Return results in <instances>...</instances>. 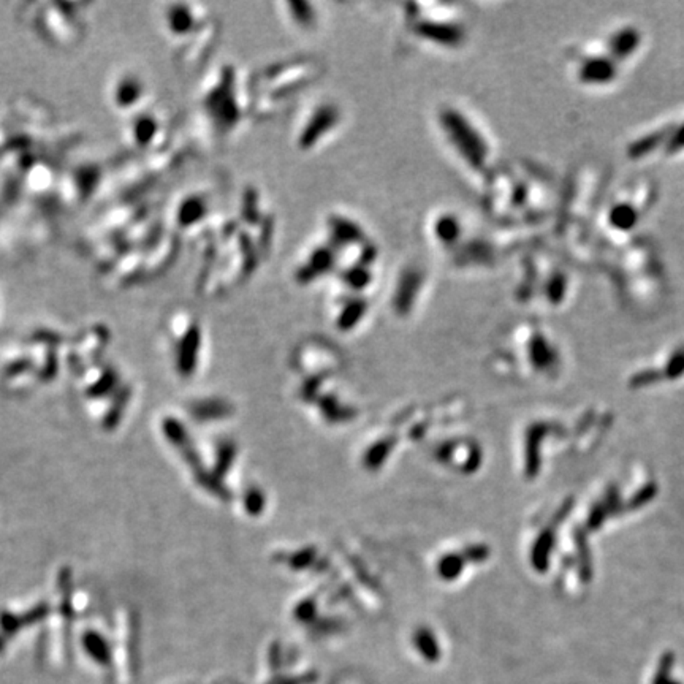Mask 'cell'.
<instances>
[{
    "mask_svg": "<svg viewBox=\"0 0 684 684\" xmlns=\"http://www.w3.org/2000/svg\"><path fill=\"white\" fill-rule=\"evenodd\" d=\"M672 665H673V658H670V656H667V658L662 659V664L659 667L658 673H656L653 684H681V683H678L670 678Z\"/></svg>",
    "mask_w": 684,
    "mask_h": 684,
    "instance_id": "cell-13",
    "label": "cell"
},
{
    "mask_svg": "<svg viewBox=\"0 0 684 684\" xmlns=\"http://www.w3.org/2000/svg\"><path fill=\"white\" fill-rule=\"evenodd\" d=\"M658 200V190L649 181L637 179L613 192L602 211V224L615 238L637 230Z\"/></svg>",
    "mask_w": 684,
    "mask_h": 684,
    "instance_id": "cell-3",
    "label": "cell"
},
{
    "mask_svg": "<svg viewBox=\"0 0 684 684\" xmlns=\"http://www.w3.org/2000/svg\"><path fill=\"white\" fill-rule=\"evenodd\" d=\"M526 268L525 279L518 282V292L537 293L540 298L545 296V303H550L548 306H559L569 292H572L569 273L547 255L532 257V262L527 263Z\"/></svg>",
    "mask_w": 684,
    "mask_h": 684,
    "instance_id": "cell-5",
    "label": "cell"
},
{
    "mask_svg": "<svg viewBox=\"0 0 684 684\" xmlns=\"http://www.w3.org/2000/svg\"><path fill=\"white\" fill-rule=\"evenodd\" d=\"M569 73L580 88L607 90L616 86L624 73L602 40L574 43L565 51Z\"/></svg>",
    "mask_w": 684,
    "mask_h": 684,
    "instance_id": "cell-2",
    "label": "cell"
},
{
    "mask_svg": "<svg viewBox=\"0 0 684 684\" xmlns=\"http://www.w3.org/2000/svg\"><path fill=\"white\" fill-rule=\"evenodd\" d=\"M605 48L621 66H627L642 54L645 48V37L640 27L634 24H619L604 37Z\"/></svg>",
    "mask_w": 684,
    "mask_h": 684,
    "instance_id": "cell-7",
    "label": "cell"
},
{
    "mask_svg": "<svg viewBox=\"0 0 684 684\" xmlns=\"http://www.w3.org/2000/svg\"><path fill=\"white\" fill-rule=\"evenodd\" d=\"M629 160L670 162L684 157V111L649 124L631 138L626 146Z\"/></svg>",
    "mask_w": 684,
    "mask_h": 684,
    "instance_id": "cell-4",
    "label": "cell"
},
{
    "mask_svg": "<svg viewBox=\"0 0 684 684\" xmlns=\"http://www.w3.org/2000/svg\"><path fill=\"white\" fill-rule=\"evenodd\" d=\"M431 236L440 247H453L461 241L462 224L458 214L442 213L438 214L431 222Z\"/></svg>",
    "mask_w": 684,
    "mask_h": 684,
    "instance_id": "cell-10",
    "label": "cell"
},
{
    "mask_svg": "<svg viewBox=\"0 0 684 684\" xmlns=\"http://www.w3.org/2000/svg\"><path fill=\"white\" fill-rule=\"evenodd\" d=\"M423 285V274L418 271V269L407 268L404 269L402 274L398 277L396 284V303L398 306H401L402 309L411 308L412 300L416 298V293H412L411 290H416L420 292Z\"/></svg>",
    "mask_w": 684,
    "mask_h": 684,
    "instance_id": "cell-11",
    "label": "cell"
},
{
    "mask_svg": "<svg viewBox=\"0 0 684 684\" xmlns=\"http://www.w3.org/2000/svg\"><path fill=\"white\" fill-rule=\"evenodd\" d=\"M341 121L338 108L335 105L325 104L315 106L309 113V117L301 124L298 130V144L301 149H312L317 146L323 138L331 135Z\"/></svg>",
    "mask_w": 684,
    "mask_h": 684,
    "instance_id": "cell-8",
    "label": "cell"
},
{
    "mask_svg": "<svg viewBox=\"0 0 684 684\" xmlns=\"http://www.w3.org/2000/svg\"><path fill=\"white\" fill-rule=\"evenodd\" d=\"M439 128L447 137L450 148L476 175L489 176L494 159V146L480 122L458 106L447 105L438 113Z\"/></svg>",
    "mask_w": 684,
    "mask_h": 684,
    "instance_id": "cell-1",
    "label": "cell"
},
{
    "mask_svg": "<svg viewBox=\"0 0 684 684\" xmlns=\"http://www.w3.org/2000/svg\"><path fill=\"white\" fill-rule=\"evenodd\" d=\"M335 249L336 247H331L330 242H328V246H315L309 252L308 257L304 258L303 263H301V269L298 274L301 281L304 284L315 281V277H319L323 273H328L330 269L335 268L338 260Z\"/></svg>",
    "mask_w": 684,
    "mask_h": 684,
    "instance_id": "cell-9",
    "label": "cell"
},
{
    "mask_svg": "<svg viewBox=\"0 0 684 684\" xmlns=\"http://www.w3.org/2000/svg\"><path fill=\"white\" fill-rule=\"evenodd\" d=\"M411 30L424 43L450 50L460 48L466 41L467 35L462 21L456 16H450V13H447L444 18H438L436 13L433 16L413 13L411 16Z\"/></svg>",
    "mask_w": 684,
    "mask_h": 684,
    "instance_id": "cell-6",
    "label": "cell"
},
{
    "mask_svg": "<svg viewBox=\"0 0 684 684\" xmlns=\"http://www.w3.org/2000/svg\"><path fill=\"white\" fill-rule=\"evenodd\" d=\"M192 7L188 5H176L173 12H170L168 18V29L175 35H184L188 30H192V26H195V14H193Z\"/></svg>",
    "mask_w": 684,
    "mask_h": 684,
    "instance_id": "cell-12",
    "label": "cell"
}]
</instances>
